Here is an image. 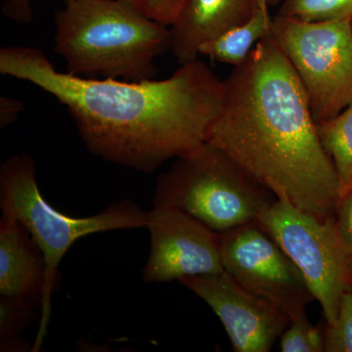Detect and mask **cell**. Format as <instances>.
Here are the masks:
<instances>
[{"label": "cell", "mask_w": 352, "mask_h": 352, "mask_svg": "<svg viewBox=\"0 0 352 352\" xmlns=\"http://www.w3.org/2000/svg\"><path fill=\"white\" fill-rule=\"evenodd\" d=\"M34 305L21 298H0V351H23L27 346L21 333L36 316ZM27 351V349H25Z\"/></svg>", "instance_id": "15"}, {"label": "cell", "mask_w": 352, "mask_h": 352, "mask_svg": "<svg viewBox=\"0 0 352 352\" xmlns=\"http://www.w3.org/2000/svg\"><path fill=\"white\" fill-rule=\"evenodd\" d=\"M351 22L273 17L271 34L300 78L316 122L332 119L352 102Z\"/></svg>", "instance_id": "7"}, {"label": "cell", "mask_w": 352, "mask_h": 352, "mask_svg": "<svg viewBox=\"0 0 352 352\" xmlns=\"http://www.w3.org/2000/svg\"><path fill=\"white\" fill-rule=\"evenodd\" d=\"M351 267H352V261H351Z\"/></svg>", "instance_id": "26"}, {"label": "cell", "mask_w": 352, "mask_h": 352, "mask_svg": "<svg viewBox=\"0 0 352 352\" xmlns=\"http://www.w3.org/2000/svg\"><path fill=\"white\" fill-rule=\"evenodd\" d=\"M150 254L143 268L148 283H164L223 272L219 234L191 215L168 207L146 212Z\"/></svg>", "instance_id": "9"}, {"label": "cell", "mask_w": 352, "mask_h": 352, "mask_svg": "<svg viewBox=\"0 0 352 352\" xmlns=\"http://www.w3.org/2000/svg\"><path fill=\"white\" fill-rule=\"evenodd\" d=\"M45 259L22 223L6 210L0 220V296L21 298L41 309Z\"/></svg>", "instance_id": "12"}, {"label": "cell", "mask_w": 352, "mask_h": 352, "mask_svg": "<svg viewBox=\"0 0 352 352\" xmlns=\"http://www.w3.org/2000/svg\"><path fill=\"white\" fill-rule=\"evenodd\" d=\"M219 234L223 270L245 289L291 320L315 300L296 264L258 221Z\"/></svg>", "instance_id": "8"}, {"label": "cell", "mask_w": 352, "mask_h": 352, "mask_svg": "<svg viewBox=\"0 0 352 352\" xmlns=\"http://www.w3.org/2000/svg\"><path fill=\"white\" fill-rule=\"evenodd\" d=\"M258 222L300 271L326 324L333 323L342 295L352 289V251L340 237L336 217L319 219L276 199Z\"/></svg>", "instance_id": "6"}, {"label": "cell", "mask_w": 352, "mask_h": 352, "mask_svg": "<svg viewBox=\"0 0 352 352\" xmlns=\"http://www.w3.org/2000/svg\"><path fill=\"white\" fill-rule=\"evenodd\" d=\"M133 2L148 17L170 27L179 13L183 0H133Z\"/></svg>", "instance_id": "19"}, {"label": "cell", "mask_w": 352, "mask_h": 352, "mask_svg": "<svg viewBox=\"0 0 352 352\" xmlns=\"http://www.w3.org/2000/svg\"><path fill=\"white\" fill-rule=\"evenodd\" d=\"M270 7L268 0H263L251 19L204 43L199 48V55L232 65L234 68L244 63L256 44L271 34L273 18Z\"/></svg>", "instance_id": "13"}, {"label": "cell", "mask_w": 352, "mask_h": 352, "mask_svg": "<svg viewBox=\"0 0 352 352\" xmlns=\"http://www.w3.org/2000/svg\"><path fill=\"white\" fill-rule=\"evenodd\" d=\"M275 200L272 192L207 141L176 157L157 177L153 207L182 210L224 233L258 221Z\"/></svg>", "instance_id": "5"}, {"label": "cell", "mask_w": 352, "mask_h": 352, "mask_svg": "<svg viewBox=\"0 0 352 352\" xmlns=\"http://www.w3.org/2000/svg\"><path fill=\"white\" fill-rule=\"evenodd\" d=\"M1 10L8 19L20 24H27L34 18L31 0H6Z\"/></svg>", "instance_id": "21"}, {"label": "cell", "mask_w": 352, "mask_h": 352, "mask_svg": "<svg viewBox=\"0 0 352 352\" xmlns=\"http://www.w3.org/2000/svg\"><path fill=\"white\" fill-rule=\"evenodd\" d=\"M71 1H74V0H65V2H66V3H67V2H71Z\"/></svg>", "instance_id": "24"}, {"label": "cell", "mask_w": 352, "mask_h": 352, "mask_svg": "<svg viewBox=\"0 0 352 352\" xmlns=\"http://www.w3.org/2000/svg\"><path fill=\"white\" fill-rule=\"evenodd\" d=\"M336 223L340 237L352 251V189L339 201L336 212Z\"/></svg>", "instance_id": "20"}, {"label": "cell", "mask_w": 352, "mask_h": 352, "mask_svg": "<svg viewBox=\"0 0 352 352\" xmlns=\"http://www.w3.org/2000/svg\"><path fill=\"white\" fill-rule=\"evenodd\" d=\"M316 127L337 173L340 200L352 189V102L332 119L316 122Z\"/></svg>", "instance_id": "14"}, {"label": "cell", "mask_w": 352, "mask_h": 352, "mask_svg": "<svg viewBox=\"0 0 352 352\" xmlns=\"http://www.w3.org/2000/svg\"><path fill=\"white\" fill-rule=\"evenodd\" d=\"M326 352H352V289L344 292L337 318L324 328Z\"/></svg>", "instance_id": "18"}, {"label": "cell", "mask_w": 352, "mask_h": 352, "mask_svg": "<svg viewBox=\"0 0 352 352\" xmlns=\"http://www.w3.org/2000/svg\"><path fill=\"white\" fill-rule=\"evenodd\" d=\"M282 352H323L324 330L307 320L305 312L292 319L280 337Z\"/></svg>", "instance_id": "17"}, {"label": "cell", "mask_w": 352, "mask_h": 352, "mask_svg": "<svg viewBox=\"0 0 352 352\" xmlns=\"http://www.w3.org/2000/svg\"><path fill=\"white\" fill-rule=\"evenodd\" d=\"M276 15L302 22L352 20V0H281Z\"/></svg>", "instance_id": "16"}, {"label": "cell", "mask_w": 352, "mask_h": 352, "mask_svg": "<svg viewBox=\"0 0 352 352\" xmlns=\"http://www.w3.org/2000/svg\"><path fill=\"white\" fill-rule=\"evenodd\" d=\"M351 36H352V20H351Z\"/></svg>", "instance_id": "25"}, {"label": "cell", "mask_w": 352, "mask_h": 352, "mask_svg": "<svg viewBox=\"0 0 352 352\" xmlns=\"http://www.w3.org/2000/svg\"><path fill=\"white\" fill-rule=\"evenodd\" d=\"M280 2H281V0H268L270 6H279Z\"/></svg>", "instance_id": "23"}, {"label": "cell", "mask_w": 352, "mask_h": 352, "mask_svg": "<svg viewBox=\"0 0 352 352\" xmlns=\"http://www.w3.org/2000/svg\"><path fill=\"white\" fill-rule=\"evenodd\" d=\"M0 73L63 104L92 155L139 173L207 142L224 102L223 80L198 59L166 80H95L58 72L36 48L9 46L0 50Z\"/></svg>", "instance_id": "1"}, {"label": "cell", "mask_w": 352, "mask_h": 352, "mask_svg": "<svg viewBox=\"0 0 352 352\" xmlns=\"http://www.w3.org/2000/svg\"><path fill=\"white\" fill-rule=\"evenodd\" d=\"M55 25V50L74 76L153 80L157 58L170 50V27L148 17L133 0L67 2Z\"/></svg>", "instance_id": "3"}, {"label": "cell", "mask_w": 352, "mask_h": 352, "mask_svg": "<svg viewBox=\"0 0 352 352\" xmlns=\"http://www.w3.org/2000/svg\"><path fill=\"white\" fill-rule=\"evenodd\" d=\"M179 282L212 308L235 351H270L291 323L279 307L245 289L226 271Z\"/></svg>", "instance_id": "10"}, {"label": "cell", "mask_w": 352, "mask_h": 352, "mask_svg": "<svg viewBox=\"0 0 352 352\" xmlns=\"http://www.w3.org/2000/svg\"><path fill=\"white\" fill-rule=\"evenodd\" d=\"M0 207L28 229L45 259V286L41 318L32 351H38L47 332L51 298L58 286L62 258L80 238L91 234L141 228L146 212L131 200L111 204L99 214L74 217L62 214L46 201L36 182V164L27 153L6 159L0 166Z\"/></svg>", "instance_id": "4"}, {"label": "cell", "mask_w": 352, "mask_h": 352, "mask_svg": "<svg viewBox=\"0 0 352 352\" xmlns=\"http://www.w3.org/2000/svg\"><path fill=\"white\" fill-rule=\"evenodd\" d=\"M263 0H183L170 25V51L178 63L194 61L204 43L251 19Z\"/></svg>", "instance_id": "11"}, {"label": "cell", "mask_w": 352, "mask_h": 352, "mask_svg": "<svg viewBox=\"0 0 352 352\" xmlns=\"http://www.w3.org/2000/svg\"><path fill=\"white\" fill-rule=\"evenodd\" d=\"M224 82L208 141L276 199L325 220L336 217L339 180L324 150L307 95L272 34Z\"/></svg>", "instance_id": "2"}, {"label": "cell", "mask_w": 352, "mask_h": 352, "mask_svg": "<svg viewBox=\"0 0 352 352\" xmlns=\"http://www.w3.org/2000/svg\"><path fill=\"white\" fill-rule=\"evenodd\" d=\"M24 109V104L16 99L1 96L0 98V127L2 129L13 124Z\"/></svg>", "instance_id": "22"}]
</instances>
